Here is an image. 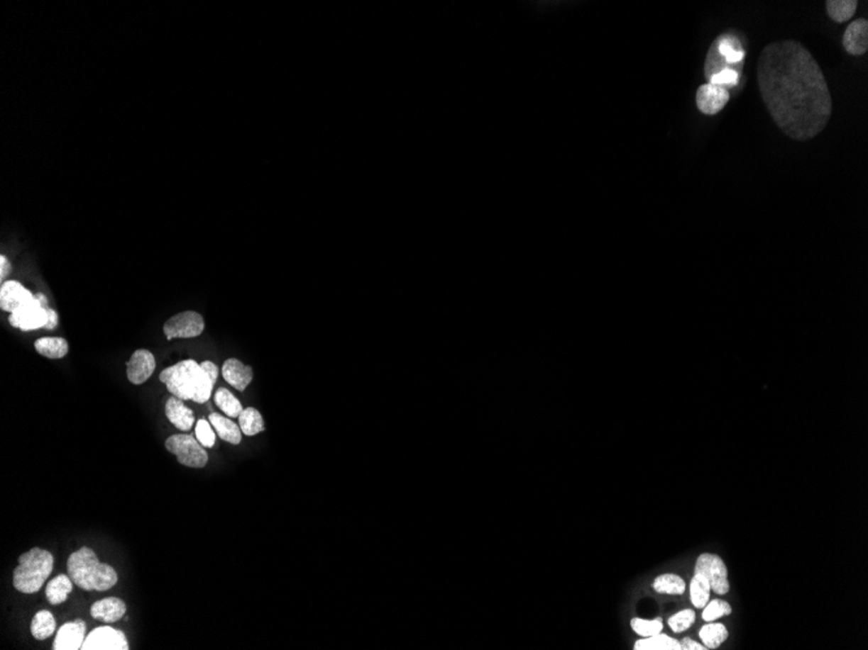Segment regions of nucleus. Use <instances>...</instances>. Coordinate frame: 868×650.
<instances>
[{"mask_svg":"<svg viewBox=\"0 0 868 650\" xmlns=\"http://www.w3.org/2000/svg\"><path fill=\"white\" fill-rule=\"evenodd\" d=\"M757 78L771 117L789 138L806 142L830 123L832 98L823 70L797 40H777L764 47Z\"/></svg>","mask_w":868,"mask_h":650,"instance_id":"obj_1","label":"nucleus"},{"mask_svg":"<svg viewBox=\"0 0 868 650\" xmlns=\"http://www.w3.org/2000/svg\"><path fill=\"white\" fill-rule=\"evenodd\" d=\"M159 378L160 382L167 386L172 396L184 401L192 400L198 404L207 403L215 386L206 370L194 360L181 361L173 366L167 367Z\"/></svg>","mask_w":868,"mask_h":650,"instance_id":"obj_2","label":"nucleus"},{"mask_svg":"<svg viewBox=\"0 0 868 650\" xmlns=\"http://www.w3.org/2000/svg\"><path fill=\"white\" fill-rule=\"evenodd\" d=\"M67 570L73 583L84 590L104 592L119 581L115 568L99 562L95 551L87 547L70 554Z\"/></svg>","mask_w":868,"mask_h":650,"instance_id":"obj_3","label":"nucleus"},{"mask_svg":"<svg viewBox=\"0 0 868 650\" xmlns=\"http://www.w3.org/2000/svg\"><path fill=\"white\" fill-rule=\"evenodd\" d=\"M54 568V557L42 548H33L18 557L13 571V587L25 595L37 593Z\"/></svg>","mask_w":868,"mask_h":650,"instance_id":"obj_4","label":"nucleus"},{"mask_svg":"<svg viewBox=\"0 0 868 650\" xmlns=\"http://www.w3.org/2000/svg\"><path fill=\"white\" fill-rule=\"evenodd\" d=\"M167 451L175 454L181 465L194 469H202L208 464L206 448L198 442V439L186 434L172 435L165 440Z\"/></svg>","mask_w":868,"mask_h":650,"instance_id":"obj_5","label":"nucleus"},{"mask_svg":"<svg viewBox=\"0 0 868 650\" xmlns=\"http://www.w3.org/2000/svg\"><path fill=\"white\" fill-rule=\"evenodd\" d=\"M696 574H701L710 583L711 590L716 595H725L730 589L728 568L722 557L714 553H702L696 561Z\"/></svg>","mask_w":868,"mask_h":650,"instance_id":"obj_6","label":"nucleus"},{"mask_svg":"<svg viewBox=\"0 0 868 650\" xmlns=\"http://www.w3.org/2000/svg\"><path fill=\"white\" fill-rule=\"evenodd\" d=\"M37 300L31 304L23 306L9 315V323L16 329L23 331L45 329L48 322L50 306L43 293H37Z\"/></svg>","mask_w":868,"mask_h":650,"instance_id":"obj_7","label":"nucleus"},{"mask_svg":"<svg viewBox=\"0 0 868 650\" xmlns=\"http://www.w3.org/2000/svg\"><path fill=\"white\" fill-rule=\"evenodd\" d=\"M204 320L199 313L186 310L170 317V320L164 323L163 331L168 340L177 337L189 339L199 337L204 331Z\"/></svg>","mask_w":868,"mask_h":650,"instance_id":"obj_8","label":"nucleus"},{"mask_svg":"<svg viewBox=\"0 0 868 650\" xmlns=\"http://www.w3.org/2000/svg\"><path fill=\"white\" fill-rule=\"evenodd\" d=\"M82 650H128L129 643L123 631L109 626L95 628L86 636Z\"/></svg>","mask_w":868,"mask_h":650,"instance_id":"obj_9","label":"nucleus"},{"mask_svg":"<svg viewBox=\"0 0 868 650\" xmlns=\"http://www.w3.org/2000/svg\"><path fill=\"white\" fill-rule=\"evenodd\" d=\"M730 91L720 86L705 84L699 86L696 95L697 107L702 113L714 116L723 111L730 101Z\"/></svg>","mask_w":868,"mask_h":650,"instance_id":"obj_10","label":"nucleus"},{"mask_svg":"<svg viewBox=\"0 0 868 650\" xmlns=\"http://www.w3.org/2000/svg\"><path fill=\"white\" fill-rule=\"evenodd\" d=\"M37 300V296L33 295L31 291L26 290L23 284L16 281H8L1 284L0 288V309L3 312L13 313L21 306L31 304Z\"/></svg>","mask_w":868,"mask_h":650,"instance_id":"obj_11","label":"nucleus"},{"mask_svg":"<svg viewBox=\"0 0 868 650\" xmlns=\"http://www.w3.org/2000/svg\"><path fill=\"white\" fill-rule=\"evenodd\" d=\"M156 361L154 354L147 349H138L131 354L126 362V375L131 384H143L154 374Z\"/></svg>","mask_w":868,"mask_h":650,"instance_id":"obj_12","label":"nucleus"},{"mask_svg":"<svg viewBox=\"0 0 868 650\" xmlns=\"http://www.w3.org/2000/svg\"><path fill=\"white\" fill-rule=\"evenodd\" d=\"M86 639V623L76 620L62 624L55 637L54 650H78L82 648Z\"/></svg>","mask_w":868,"mask_h":650,"instance_id":"obj_13","label":"nucleus"},{"mask_svg":"<svg viewBox=\"0 0 868 650\" xmlns=\"http://www.w3.org/2000/svg\"><path fill=\"white\" fill-rule=\"evenodd\" d=\"M846 52L852 56H862L868 51V21L858 18L846 28L842 38Z\"/></svg>","mask_w":868,"mask_h":650,"instance_id":"obj_14","label":"nucleus"},{"mask_svg":"<svg viewBox=\"0 0 868 650\" xmlns=\"http://www.w3.org/2000/svg\"><path fill=\"white\" fill-rule=\"evenodd\" d=\"M125 612H126V605L123 600L117 597H108L104 600H99L95 604H92V609H90L92 618L104 622V623H115L123 618Z\"/></svg>","mask_w":868,"mask_h":650,"instance_id":"obj_15","label":"nucleus"},{"mask_svg":"<svg viewBox=\"0 0 868 650\" xmlns=\"http://www.w3.org/2000/svg\"><path fill=\"white\" fill-rule=\"evenodd\" d=\"M223 376L231 387L242 392L253 382L254 371L251 367L243 365L237 359H229L224 362Z\"/></svg>","mask_w":868,"mask_h":650,"instance_id":"obj_16","label":"nucleus"},{"mask_svg":"<svg viewBox=\"0 0 868 650\" xmlns=\"http://www.w3.org/2000/svg\"><path fill=\"white\" fill-rule=\"evenodd\" d=\"M165 415L170 423L181 431H189L194 426V413L192 409L185 405L184 400L172 396L165 404Z\"/></svg>","mask_w":868,"mask_h":650,"instance_id":"obj_17","label":"nucleus"},{"mask_svg":"<svg viewBox=\"0 0 868 650\" xmlns=\"http://www.w3.org/2000/svg\"><path fill=\"white\" fill-rule=\"evenodd\" d=\"M714 43L718 47V52L722 55L728 64H732V65L744 64L745 50L737 35L725 33L715 39Z\"/></svg>","mask_w":868,"mask_h":650,"instance_id":"obj_18","label":"nucleus"},{"mask_svg":"<svg viewBox=\"0 0 868 650\" xmlns=\"http://www.w3.org/2000/svg\"><path fill=\"white\" fill-rule=\"evenodd\" d=\"M208 421L212 425L214 430H216V434L221 437V440L233 445H238L241 443L242 431L241 427L237 426V423L217 413L211 414Z\"/></svg>","mask_w":868,"mask_h":650,"instance_id":"obj_19","label":"nucleus"},{"mask_svg":"<svg viewBox=\"0 0 868 650\" xmlns=\"http://www.w3.org/2000/svg\"><path fill=\"white\" fill-rule=\"evenodd\" d=\"M73 581L68 575H57L46 585L47 601L51 605H60L67 601L73 589Z\"/></svg>","mask_w":868,"mask_h":650,"instance_id":"obj_20","label":"nucleus"},{"mask_svg":"<svg viewBox=\"0 0 868 650\" xmlns=\"http://www.w3.org/2000/svg\"><path fill=\"white\" fill-rule=\"evenodd\" d=\"M728 636L730 632L727 627L723 623L716 622H707V624L699 629V639L707 649L719 648L724 641H727Z\"/></svg>","mask_w":868,"mask_h":650,"instance_id":"obj_21","label":"nucleus"},{"mask_svg":"<svg viewBox=\"0 0 868 650\" xmlns=\"http://www.w3.org/2000/svg\"><path fill=\"white\" fill-rule=\"evenodd\" d=\"M652 588L659 593V595H672V596H681L684 595L685 589H686V583L681 576L676 574H661L658 575L653 583H652Z\"/></svg>","mask_w":868,"mask_h":650,"instance_id":"obj_22","label":"nucleus"},{"mask_svg":"<svg viewBox=\"0 0 868 650\" xmlns=\"http://www.w3.org/2000/svg\"><path fill=\"white\" fill-rule=\"evenodd\" d=\"M35 351L47 359H62L70 351V344L62 337H40L34 343Z\"/></svg>","mask_w":868,"mask_h":650,"instance_id":"obj_23","label":"nucleus"},{"mask_svg":"<svg viewBox=\"0 0 868 650\" xmlns=\"http://www.w3.org/2000/svg\"><path fill=\"white\" fill-rule=\"evenodd\" d=\"M742 67H744V64H742V65H732V64H728L727 60L723 57L722 55L718 52V47H716V45H715L714 42H713V45H711L710 50H708V52H707L706 62H705V68H703V70H705V76H706L707 79L710 81V78H711V77L715 76V74H718L719 72H722V70L724 69L735 70V72H737L738 74L741 76V73H742Z\"/></svg>","mask_w":868,"mask_h":650,"instance_id":"obj_24","label":"nucleus"},{"mask_svg":"<svg viewBox=\"0 0 868 650\" xmlns=\"http://www.w3.org/2000/svg\"><path fill=\"white\" fill-rule=\"evenodd\" d=\"M634 650H681L680 648V641L666 635V634H658V635L650 636V637H641L634 643L633 646Z\"/></svg>","mask_w":868,"mask_h":650,"instance_id":"obj_25","label":"nucleus"},{"mask_svg":"<svg viewBox=\"0 0 868 650\" xmlns=\"http://www.w3.org/2000/svg\"><path fill=\"white\" fill-rule=\"evenodd\" d=\"M825 4L828 16L838 23L849 21L858 8L857 0H828Z\"/></svg>","mask_w":868,"mask_h":650,"instance_id":"obj_26","label":"nucleus"},{"mask_svg":"<svg viewBox=\"0 0 868 650\" xmlns=\"http://www.w3.org/2000/svg\"><path fill=\"white\" fill-rule=\"evenodd\" d=\"M239 427L242 434L246 436H255L265 430L260 412L255 408L243 409L238 417Z\"/></svg>","mask_w":868,"mask_h":650,"instance_id":"obj_27","label":"nucleus"},{"mask_svg":"<svg viewBox=\"0 0 868 650\" xmlns=\"http://www.w3.org/2000/svg\"><path fill=\"white\" fill-rule=\"evenodd\" d=\"M55 629H56V622H55L54 615L47 610H40L37 612L35 617L31 620V635L34 636L37 640H46L47 637L54 634Z\"/></svg>","mask_w":868,"mask_h":650,"instance_id":"obj_28","label":"nucleus"},{"mask_svg":"<svg viewBox=\"0 0 868 650\" xmlns=\"http://www.w3.org/2000/svg\"><path fill=\"white\" fill-rule=\"evenodd\" d=\"M689 590H691V601H692L693 606L697 609H703L707 603L710 601V593H711V587L706 578L694 573V576L691 581V585H689Z\"/></svg>","mask_w":868,"mask_h":650,"instance_id":"obj_29","label":"nucleus"},{"mask_svg":"<svg viewBox=\"0 0 868 650\" xmlns=\"http://www.w3.org/2000/svg\"><path fill=\"white\" fill-rule=\"evenodd\" d=\"M214 400L219 409H221L229 418H238L239 414L243 410V406L239 403L238 398L226 388H219L216 391Z\"/></svg>","mask_w":868,"mask_h":650,"instance_id":"obj_30","label":"nucleus"},{"mask_svg":"<svg viewBox=\"0 0 868 650\" xmlns=\"http://www.w3.org/2000/svg\"><path fill=\"white\" fill-rule=\"evenodd\" d=\"M630 628L639 637H650V636L658 635L663 632L664 626H663L661 618L644 620V618L634 617L630 620Z\"/></svg>","mask_w":868,"mask_h":650,"instance_id":"obj_31","label":"nucleus"},{"mask_svg":"<svg viewBox=\"0 0 868 650\" xmlns=\"http://www.w3.org/2000/svg\"><path fill=\"white\" fill-rule=\"evenodd\" d=\"M732 614V606L727 601L720 600V598H715L713 601H708L706 606L703 607L702 612V620L705 622H715V620L730 615Z\"/></svg>","mask_w":868,"mask_h":650,"instance_id":"obj_32","label":"nucleus"},{"mask_svg":"<svg viewBox=\"0 0 868 650\" xmlns=\"http://www.w3.org/2000/svg\"><path fill=\"white\" fill-rule=\"evenodd\" d=\"M696 612L693 609H684L671 615L669 618V626L675 634H683L692 627L696 622Z\"/></svg>","mask_w":868,"mask_h":650,"instance_id":"obj_33","label":"nucleus"},{"mask_svg":"<svg viewBox=\"0 0 868 650\" xmlns=\"http://www.w3.org/2000/svg\"><path fill=\"white\" fill-rule=\"evenodd\" d=\"M195 436L204 448H212L215 445L216 435L212 425L207 420H199L195 426Z\"/></svg>","mask_w":868,"mask_h":650,"instance_id":"obj_34","label":"nucleus"},{"mask_svg":"<svg viewBox=\"0 0 868 650\" xmlns=\"http://www.w3.org/2000/svg\"><path fill=\"white\" fill-rule=\"evenodd\" d=\"M740 82V74L737 72L732 69H724L719 72L718 74L711 77L708 84H715V86H720L724 89H732L736 87Z\"/></svg>","mask_w":868,"mask_h":650,"instance_id":"obj_35","label":"nucleus"},{"mask_svg":"<svg viewBox=\"0 0 868 650\" xmlns=\"http://www.w3.org/2000/svg\"><path fill=\"white\" fill-rule=\"evenodd\" d=\"M200 365L206 370V373L211 378V381L214 382V384H216L217 378H219V367L216 366L215 364L211 362V361H204Z\"/></svg>","mask_w":868,"mask_h":650,"instance_id":"obj_36","label":"nucleus"},{"mask_svg":"<svg viewBox=\"0 0 868 650\" xmlns=\"http://www.w3.org/2000/svg\"><path fill=\"white\" fill-rule=\"evenodd\" d=\"M680 648H681V650H706L707 649L706 646H705L703 644L697 643V641H694V640H692L691 637H684V639H683V640L680 641Z\"/></svg>","mask_w":868,"mask_h":650,"instance_id":"obj_37","label":"nucleus"},{"mask_svg":"<svg viewBox=\"0 0 868 650\" xmlns=\"http://www.w3.org/2000/svg\"><path fill=\"white\" fill-rule=\"evenodd\" d=\"M9 273H11V264H9V261L7 260V257L1 254V256H0V279H1V284H3L4 278H6Z\"/></svg>","mask_w":868,"mask_h":650,"instance_id":"obj_38","label":"nucleus"},{"mask_svg":"<svg viewBox=\"0 0 868 650\" xmlns=\"http://www.w3.org/2000/svg\"><path fill=\"white\" fill-rule=\"evenodd\" d=\"M57 323H59V315L55 312L54 309L50 308V310H48V322H47L46 326H45V330H48V331L55 330L56 326H57Z\"/></svg>","mask_w":868,"mask_h":650,"instance_id":"obj_39","label":"nucleus"}]
</instances>
